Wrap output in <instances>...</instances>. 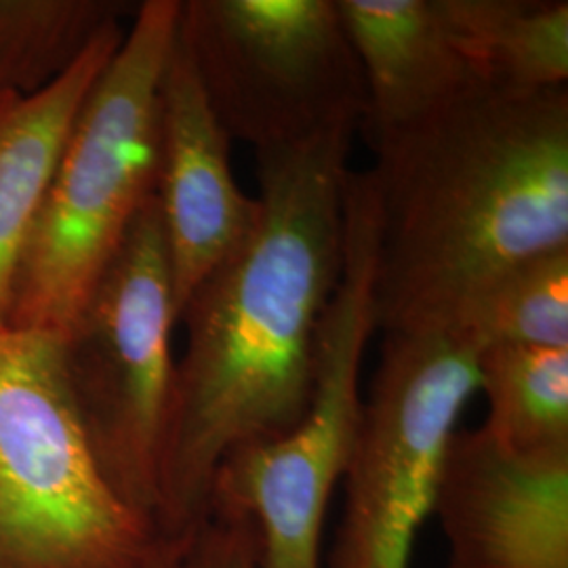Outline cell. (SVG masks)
Instances as JSON below:
<instances>
[{
  "mask_svg": "<svg viewBox=\"0 0 568 568\" xmlns=\"http://www.w3.org/2000/svg\"><path fill=\"white\" fill-rule=\"evenodd\" d=\"M356 129L255 152L253 230L180 312L164 434L161 537H185L209 511L220 464L239 448L288 434L304 419L318 333L344 267L345 182Z\"/></svg>",
  "mask_w": 568,
  "mask_h": 568,
  "instance_id": "cell-1",
  "label": "cell"
},
{
  "mask_svg": "<svg viewBox=\"0 0 568 568\" xmlns=\"http://www.w3.org/2000/svg\"><path fill=\"white\" fill-rule=\"evenodd\" d=\"M375 321L457 331L509 267L568 246V89L487 91L371 140Z\"/></svg>",
  "mask_w": 568,
  "mask_h": 568,
  "instance_id": "cell-2",
  "label": "cell"
},
{
  "mask_svg": "<svg viewBox=\"0 0 568 568\" xmlns=\"http://www.w3.org/2000/svg\"><path fill=\"white\" fill-rule=\"evenodd\" d=\"M182 0H143L61 148L7 326L65 335L159 185V82Z\"/></svg>",
  "mask_w": 568,
  "mask_h": 568,
  "instance_id": "cell-3",
  "label": "cell"
},
{
  "mask_svg": "<svg viewBox=\"0 0 568 568\" xmlns=\"http://www.w3.org/2000/svg\"><path fill=\"white\" fill-rule=\"evenodd\" d=\"M366 173L349 171L345 182L344 267L318 333L304 419L284 436L230 453L211 483L209 509L255 525L260 568H323L328 504L356 443L361 371L377 331V201Z\"/></svg>",
  "mask_w": 568,
  "mask_h": 568,
  "instance_id": "cell-4",
  "label": "cell"
},
{
  "mask_svg": "<svg viewBox=\"0 0 568 568\" xmlns=\"http://www.w3.org/2000/svg\"><path fill=\"white\" fill-rule=\"evenodd\" d=\"M156 525L110 487L65 382L61 335L0 328V568H143Z\"/></svg>",
  "mask_w": 568,
  "mask_h": 568,
  "instance_id": "cell-5",
  "label": "cell"
},
{
  "mask_svg": "<svg viewBox=\"0 0 568 568\" xmlns=\"http://www.w3.org/2000/svg\"><path fill=\"white\" fill-rule=\"evenodd\" d=\"M178 307L156 196L61 335L65 382L110 487L154 523L175 361Z\"/></svg>",
  "mask_w": 568,
  "mask_h": 568,
  "instance_id": "cell-6",
  "label": "cell"
},
{
  "mask_svg": "<svg viewBox=\"0 0 568 568\" xmlns=\"http://www.w3.org/2000/svg\"><path fill=\"white\" fill-rule=\"evenodd\" d=\"M178 37L230 142L265 152L365 122L337 0H185Z\"/></svg>",
  "mask_w": 568,
  "mask_h": 568,
  "instance_id": "cell-7",
  "label": "cell"
},
{
  "mask_svg": "<svg viewBox=\"0 0 568 568\" xmlns=\"http://www.w3.org/2000/svg\"><path fill=\"white\" fill-rule=\"evenodd\" d=\"M478 354L462 331L384 335L326 568H410L448 443L478 392Z\"/></svg>",
  "mask_w": 568,
  "mask_h": 568,
  "instance_id": "cell-8",
  "label": "cell"
},
{
  "mask_svg": "<svg viewBox=\"0 0 568 568\" xmlns=\"http://www.w3.org/2000/svg\"><path fill=\"white\" fill-rule=\"evenodd\" d=\"M434 516L448 568H568V450L527 455L457 429Z\"/></svg>",
  "mask_w": 568,
  "mask_h": 568,
  "instance_id": "cell-9",
  "label": "cell"
},
{
  "mask_svg": "<svg viewBox=\"0 0 568 568\" xmlns=\"http://www.w3.org/2000/svg\"><path fill=\"white\" fill-rule=\"evenodd\" d=\"M178 323L194 288L243 243L260 215L230 166V138L175 34L159 82V185Z\"/></svg>",
  "mask_w": 568,
  "mask_h": 568,
  "instance_id": "cell-10",
  "label": "cell"
},
{
  "mask_svg": "<svg viewBox=\"0 0 568 568\" xmlns=\"http://www.w3.org/2000/svg\"><path fill=\"white\" fill-rule=\"evenodd\" d=\"M361 61L371 140L493 91L467 60L443 0H337Z\"/></svg>",
  "mask_w": 568,
  "mask_h": 568,
  "instance_id": "cell-11",
  "label": "cell"
},
{
  "mask_svg": "<svg viewBox=\"0 0 568 568\" xmlns=\"http://www.w3.org/2000/svg\"><path fill=\"white\" fill-rule=\"evenodd\" d=\"M122 39L124 28L114 21L58 81L32 95H0V328L61 148Z\"/></svg>",
  "mask_w": 568,
  "mask_h": 568,
  "instance_id": "cell-12",
  "label": "cell"
},
{
  "mask_svg": "<svg viewBox=\"0 0 568 568\" xmlns=\"http://www.w3.org/2000/svg\"><path fill=\"white\" fill-rule=\"evenodd\" d=\"M450 32L488 89L567 87V0H443Z\"/></svg>",
  "mask_w": 568,
  "mask_h": 568,
  "instance_id": "cell-13",
  "label": "cell"
},
{
  "mask_svg": "<svg viewBox=\"0 0 568 568\" xmlns=\"http://www.w3.org/2000/svg\"><path fill=\"white\" fill-rule=\"evenodd\" d=\"M483 427L516 453L568 450V347L490 345L478 354Z\"/></svg>",
  "mask_w": 568,
  "mask_h": 568,
  "instance_id": "cell-14",
  "label": "cell"
},
{
  "mask_svg": "<svg viewBox=\"0 0 568 568\" xmlns=\"http://www.w3.org/2000/svg\"><path fill=\"white\" fill-rule=\"evenodd\" d=\"M114 0H0V95H32L58 81L105 26Z\"/></svg>",
  "mask_w": 568,
  "mask_h": 568,
  "instance_id": "cell-15",
  "label": "cell"
},
{
  "mask_svg": "<svg viewBox=\"0 0 568 568\" xmlns=\"http://www.w3.org/2000/svg\"><path fill=\"white\" fill-rule=\"evenodd\" d=\"M457 331L480 349L568 347V246L509 267L471 305Z\"/></svg>",
  "mask_w": 568,
  "mask_h": 568,
  "instance_id": "cell-16",
  "label": "cell"
},
{
  "mask_svg": "<svg viewBox=\"0 0 568 568\" xmlns=\"http://www.w3.org/2000/svg\"><path fill=\"white\" fill-rule=\"evenodd\" d=\"M178 568H260L255 525L243 514L209 509L187 535Z\"/></svg>",
  "mask_w": 568,
  "mask_h": 568,
  "instance_id": "cell-17",
  "label": "cell"
},
{
  "mask_svg": "<svg viewBox=\"0 0 568 568\" xmlns=\"http://www.w3.org/2000/svg\"><path fill=\"white\" fill-rule=\"evenodd\" d=\"M185 539H187V535L185 537H161L159 546L143 568H178Z\"/></svg>",
  "mask_w": 568,
  "mask_h": 568,
  "instance_id": "cell-18",
  "label": "cell"
}]
</instances>
